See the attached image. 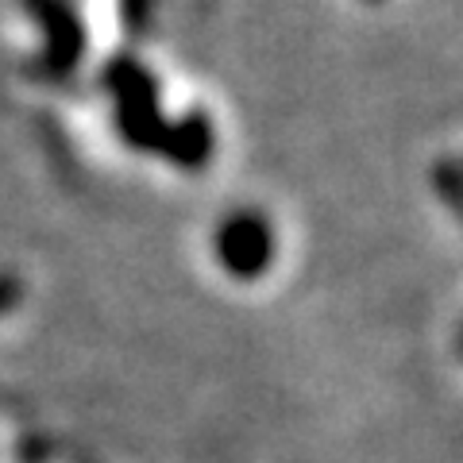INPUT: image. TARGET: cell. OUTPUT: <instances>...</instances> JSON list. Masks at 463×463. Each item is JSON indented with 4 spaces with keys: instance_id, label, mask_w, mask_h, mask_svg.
Instances as JSON below:
<instances>
[{
    "instance_id": "cell-1",
    "label": "cell",
    "mask_w": 463,
    "mask_h": 463,
    "mask_svg": "<svg viewBox=\"0 0 463 463\" xmlns=\"http://www.w3.org/2000/svg\"><path fill=\"white\" fill-rule=\"evenodd\" d=\"M27 8L39 16L43 32H47V51H43V74L47 78H62L78 66V58L85 51V35L78 16L70 12L62 0H27Z\"/></svg>"
},
{
    "instance_id": "cell-2",
    "label": "cell",
    "mask_w": 463,
    "mask_h": 463,
    "mask_svg": "<svg viewBox=\"0 0 463 463\" xmlns=\"http://www.w3.org/2000/svg\"><path fill=\"white\" fill-rule=\"evenodd\" d=\"M270 224L259 213H236L216 236L224 267L232 274H243V279H255L270 263Z\"/></svg>"
},
{
    "instance_id": "cell-3",
    "label": "cell",
    "mask_w": 463,
    "mask_h": 463,
    "mask_svg": "<svg viewBox=\"0 0 463 463\" xmlns=\"http://www.w3.org/2000/svg\"><path fill=\"white\" fill-rule=\"evenodd\" d=\"M16 298H20V286L12 282L8 274H5V279H0V313H5V309L12 306V301H16Z\"/></svg>"
},
{
    "instance_id": "cell-4",
    "label": "cell",
    "mask_w": 463,
    "mask_h": 463,
    "mask_svg": "<svg viewBox=\"0 0 463 463\" xmlns=\"http://www.w3.org/2000/svg\"><path fill=\"white\" fill-rule=\"evenodd\" d=\"M147 5H151V0H124V8H128V16H132V20H139Z\"/></svg>"
}]
</instances>
